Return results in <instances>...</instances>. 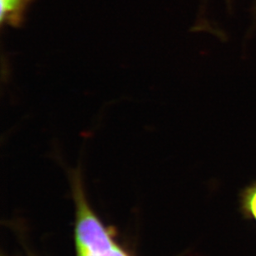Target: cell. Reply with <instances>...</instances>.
Segmentation results:
<instances>
[{
  "label": "cell",
  "mask_w": 256,
  "mask_h": 256,
  "mask_svg": "<svg viewBox=\"0 0 256 256\" xmlns=\"http://www.w3.org/2000/svg\"><path fill=\"white\" fill-rule=\"evenodd\" d=\"M74 196L76 256H131L114 240L110 232L92 210L80 184L74 186Z\"/></svg>",
  "instance_id": "1"
},
{
  "label": "cell",
  "mask_w": 256,
  "mask_h": 256,
  "mask_svg": "<svg viewBox=\"0 0 256 256\" xmlns=\"http://www.w3.org/2000/svg\"><path fill=\"white\" fill-rule=\"evenodd\" d=\"M239 208L240 212L246 220L256 224V180L240 192Z\"/></svg>",
  "instance_id": "3"
},
{
  "label": "cell",
  "mask_w": 256,
  "mask_h": 256,
  "mask_svg": "<svg viewBox=\"0 0 256 256\" xmlns=\"http://www.w3.org/2000/svg\"><path fill=\"white\" fill-rule=\"evenodd\" d=\"M32 2V0H1V24L14 28L21 26Z\"/></svg>",
  "instance_id": "2"
}]
</instances>
